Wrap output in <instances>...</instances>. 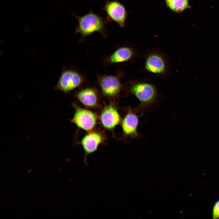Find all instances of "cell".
Wrapping results in <instances>:
<instances>
[{
    "label": "cell",
    "instance_id": "cell-1",
    "mask_svg": "<svg viewBox=\"0 0 219 219\" xmlns=\"http://www.w3.org/2000/svg\"><path fill=\"white\" fill-rule=\"evenodd\" d=\"M72 15L78 21V24L75 27V32L81 34L80 42H83L88 36L96 32L99 33L104 38H107L108 29L105 19L94 12L92 9L82 16Z\"/></svg>",
    "mask_w": 219,
    "mask_h": 219
},
{
    "label": "cell",
    "instance_id": "cell-2",
    "mask_svg": "<svg viewBox=\"0 0 219 219\" xmlns=\"http://www.w3.org/2000/svg\"><path fill=\"white\" fill-rule=\"evenodd\" d=\"M128 90L139 101V108L143 109L152 104L157 96V90L153 84L147 82H136L130 85Z\"/></svg>",
    "mask_w": 219,
    "mask_h": 219
},
{
    "label": "cell",
    "instance_id": "cell-3",
    "mask_svg": "<svg viewBox=\"0 0 219 219\" xmlns=\"http://www.w3.org/2000/svg\"><path fill=\"white\" fill-rule=\"evenodd\" d=\"M85 80V76L79 71L73 68H66L62 72L56 87L68 93L82 85Z\"/></svg>",
    "mask_w": 219,
    "mask_h": 219
},
{
    "label": "cell",
    "instance_id": "cell-4",
    "mask_svg": "<svg viewBox=\"0 0 219 219\" xmlns=\"http://www.w3.org/2000/svg\"><path fill=\"white\" fill-rule=\"evenodd\" d=\"M123 75L121 72L115 75L98 74L97 83L103 94L110 98L118 96L122 89L120 79Z\"/></svg>",
    "mask_w": 219,
    "mask_h": 219
},
{
    "label": "cell",
    "instance_id": "cell-5",
    "mask_svg": "<svg viewBox=\"0 0 219 219\" xmlns=\"http://www.w3.org/2000/svg\"><path fill=\"white\" fill-rule=\"evenodd\" d=\"M103 9L106 13L105 19L107 23L114 22L120 27H124L127 12L123 4L117 0H107Z\"/></svg>",
    "mask_w": 219,
    "mask_h": 219
},
{
    "label": "cell",
    "instance_id": "cell-6",
    "mask_svg": "<svg viewBox=\"0 0 219 219\" xmlns=\"http://www.w3.org/2000/svg\"><path fill=\"white\" fill-rule=\"evenodd\" d=\"M75 107L71 121L81 129L89 132L91 131L97 123L96 114L88 109L78 106Z\"/></svg>",
    "mask_w": 219,
    "mask_h": 219
},
{
    "label": "cell",
    "instance_id": "cell-7",
    "mask_svg": "<svg viewBox=\"0 0 219 219\" xmlns=\"http://www.w3.org/2000/svg\"><path fill=\"white\" fill-rule=\"evenodd\" d=\"M135 55L133 49L127 46H123L116 48L111 54L105 57L103 62L105 66L127 62Z\"/></svg>",
    "mask_w": 219,
    "mask_h": 219
},
{
    "label": "cell",
    "instance_id": "cell-8",
    "mask_svg": "<svg viewBox=\"0 0 219 219\" xmlns=\"http://www.w3.org/2000/svg\"><path fill=\"white\" fill-rule=\"evenodd\" d=\"M103 140V137L102 134L97 131L89 132L83 137L81 144L85 152L84 161L85 165H87V155L96 151Z\"/></svg>",
    "mask_w": 219,
    "mask_h": 219
},
{
    "label": "cell",
    "instance_id": "cell-9",
    "mask_svg": "<svg viewBox=\"0 0 219 219\" xmlns=\"http://www.w3.org/2000/svg\"><path fill=\"white\" fill-rule=\"evenodd\" d=\"M144 67L149 72L157 75H162L165 72L166 69L165 59L160 54L151 53L146 57Z\"/></svg>",
    "mask_w": 219,
    "mask_h": 219
},
{
    "label": "cell",
    "instance_id": "cell-10",
    "mask_svg": "<svg viewBox=\"0 0 219 219\" xmlns=\"http://www.w3.org/2000/svg\"><path fill=\"white\" fill-rule=\"evenodd\" d=\"M139 117L134 111L129 109L122 120L121 126L124 135L126 137L137 138Z\"/></svg>",
    "mask_w": 219,
    "mask_h": 219
},
{
    "label": "cell",
    "instance_id": "cell-11",
    "mask_svg": "<svg viewBox=\"0 0 219 219\" xmlns=\"http://www.w3.org/2000/svg\"><path fill=\"white\" fill-rule=\"evenodd\" d=\"M100 119L103 127L108 130L113 129L121 121L118 111L112 105L104 108L100 114Z\"/></svg>",
    "mask_w": 219,
    "mask_h": 219
},
{
    "label": "cell",
    "instance_id": "cell-12",
    "mask_svg": "<svg viewBox=\"0 0 219 219\" xmlns=\"http://www.w3.org/2000/svg\"><path fill=\"white\" fill-rule=\"evenodd\" d=\"M75 96L82 104L88 107H94L98 103V91L94 86H88L81 89Z\"/></svg>",
    "mask_w": 219,
    "mask_h": 219
},
{
    "label": "cell",
    "instance_id": "cell-13",
    "mask_svg": "<svg viewBox=\"0 0 219 219\" xmlns=\"http://www.w3.org/2000/svg\"><path fill=\"white\" fill-rule=\"evenodd\" d=\"M167 6L171 10L180 12L189 6L188 0H165Z\"/></svg>",
    "mask_w": 219,
    "mask_h": 219
},
{
    "label": "cell",
    "instance_id": "cell-14",
    "mask_svg": "<svg viewBox=\"0 0 219 219\" xmlns=\"http://www.w3.org/2000/svg\"><path fill=\"white\" fill-rule=\"evenodd\" d=\"M219 217V200L214 204L212 212V218L216 219Z\"/></svg>",
    "mask_w": 219,
    "mask_h": 219
}]
</instances>
